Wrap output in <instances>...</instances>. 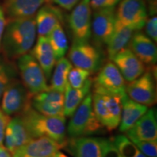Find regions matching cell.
<instances>
[{
    "label": "cell",
    "mask_w": 157,
    "mask_h": 157,
    "mask_svg": "<svg viewBox=\"0 0 157 157\" xmlns=\"http://www.w3.org/2000/svg\"><path fill=\"white\" fill-rule=\"evenodd\" d=\"M36 35L34 16L11 19L6 23L1 42L5 56L13 60L28 53L34 44Z\"/></svg>",
    "instance_id": "obj_1"
},
{
    "label": "cell",
    "mask_w": 157,
    "mask_h": 157,
    "mask_svg": "<svg viewBox=\"0 0 157 157\" xmlns=\"http://www.w3.org/2000/svg\"><path fill=\"white\" fill-rule=\"evenodd\" d=\"M31 139L47 137L64 148L66 146V117L42 114L31 106L20 115Z\"/></svg>",
    "instance_id": "obj_2"
},
{
    "label": "cell",
    "mask_w": 157,
    "mask_h": 157,
    "mask_svg": "<svg viewBox=\"0 0 157 157\" xmlns=\"http://www.w3.org/2000/svg\"><path fill=\"white\" fill-rule=\"evenodd\" d=\"M103 128L93 111V94L88 93L68 122V135L71 137L88 136L101 132Z\"/></svg>",
    "instance_id": "obj_3"
},
{
    "label": "cell",
    "mask_w": 157,
    "mask_h": 157,
    "mask_svg": "<svg viewBox=\"0 0 157 157\" xmlns=\"http://www.w3.org/2000/svg\"><path fill=\"white\" fill-rule=\"evenodd\" d=\"M17 68L21 82L31 95L50 90L44 71L31 53H26L17 58Z\"/></svg>",
    "instance_id": "obj_4"
},
{
    "label": "cell",
    "mask_w": 157,
    "mask_h": 157,
    "mask_svg": "<svg viewBox=\"0 0 157 157\" xmlns=\"http://www.w3.org/2000/svg\"><path fill=\"white\" fill-rule=\"evenodd\" d=\"M68 56V60L75 67L87 70L91 73L99 71L104 61L101 48L90 44L88 42L74 41Z\"/></svg>",
    "instance_id": "obj_5"
},
{
    "label": "cell",
    "mask_w": 157,
    "mask_h": 157,
    "mask_svg": "<svg viewBox=\"0 0 157 157\" xmlns=\"http://www.w3.org/2000/svg\"><path fill=\"white\" fill-rule=\"evenodd\" d=\"M33 95L29 93L23 82L17 78L12 81L5 92L1 101V109L7 115H21L32 106Z\"/></svg>",
    "instance_id": "obj_6"
},
{
    "label": "cell",
    "mask_w": 157,
    "mask_h": 157,
    "mask_svg": "<svg viewBox=\"0 0 157 157\" xmlns=\"http://www.w3.org/2000/svg\"><path fill=\"white\" fill-rule=\"evenodd\" d=\"M94 93L126 95L125 79L113 62L109 61L100 68L94 80Z\"/></svg>",
    "instance_id": "obj_7"
},
{
    "label": "cell",
    "mask_w": 157,
    "mask_h": 157,
    "mask_svg": "<svg viewBox=\"0 0 157 157\" xmlns=\"http://www.w3.org/2000/svg\"><path fill=\"white\" fill-rule=\"evenodd\" d=\"M116 10L117 21L135 31L145 26L148 18L146 3L144 0H121Z\"/></svg>",
    "instance_id": "obj_8"
},
{
    "label": "cell",
    "mask_w": 157,
    "mask_h": 157,
    "mask_svg": "<svg viewBox=\"0 0 157 157\" xmlns=\"http://www.w3.org/2000/svg\"><path fill=\"white\" fill-rule=\"evenodd\" d=\"M92 7L90 0H81L68 17V24L74 41L88 42L91 38Z\"/></svg>",
    "instance_id": "obj_9"
},
{
    "label": "cell",
    "mask_w": 157,
    "mask_h": 157,
    "mask_svg": "<svg viewBox=\"0 0 157 157\" xmlns=\"http://www.w3.org/2000/svg\"><path fill=\"white\" fill-rule=\"evenodd\" d=\"M126 93L136 103L153 106L156 103V90L151 71H147L140 76L126 85Z\"/></svg>",
    "instance_id": "obj_10"
},
{
    "label": "cell",
    "mask_w": 157,
    "mask_h": 157,
    "mask_svg": "<svg viewBox=\"0 0 157 157\" xmlns=\"http://www.w3.org/2000/svg\"><path fill=\"white\" fill-rule=\"evenodd\" d=\"M116 21L115 7L95 10L91 31L94 42L98 48L107 44L114 31Z\"/></svg>",
    "instance_id": "obj_11"
},
{
    "label": "cell",
    "mask_w": 157,
    "mask_h": 157,
    "mask_svg": "<svg viewBox=\"0 0 157 157\" xmlns=\"http://www.w3.org/2000/svg\"><path fill=\"white\" fill-rule=\"evenodd\" d=\"M64 94L48 90L33 95L31 105L42 114L50 117L64 116Z\"/></svg>",
    "instance_id": "obj_12"
},
{
    "label": "cell",
    "mask_w": 157,
    "mask_h": 157,
    "mask_svg": "<svg viewBox=\"0 0 157 157\" xmlns=\"http://www.w3.org/2000/svg\"><path fill=\"white\" fill-rule=\"evenodd\" d=\"M126 81L136 79L146 71V66L129 48H124L111 59Z\"/></svg>",
    "instance_id": "obj_13"
},
{
    "label": "cell",
    "mask_w": 157,
    "mask_h": 157,
    "mask_svg": "<svg viewBox=\"0 0 157 157\" xmlns=\"http://www.w3.org/2000/svg\"><path fill=\"white\" fill-rule=\"evenodd\" d=\"M63 146L47 137L34 138L19 147L12 154L13 157H50Z\"/></svg>",
    "instance_id": "obj_14"
},
{
    "label": "cell",
    "mask_w": 157,
    "mask_h": 157,
    "mask_svg": "<svg viewBox=\"0 0 157 157\" xmlns=\"http://www.w3.org/2000/svg\"><path fill=\"white\" fill-rule=\"evenodd\" d=\"M125 132L126 136L131 140H157L156 109H148L136 123Z\"/></svg>",
    "instance_id": "obj_15"
},
{
    "label": "cell",
    "mask_w": 157,
    "mask_h": 157,
    "mask_svg": "<svg viewBox=\"0 0 157 157\" xmlns=\"http://www.w3.org/2000/svg\"><path fill=\"white\" fill-rule=\"evenodd\" d=\"M129 49L144 65L154 66L157 60V49L148 36L137 31L129 43Z\"/></svg>",
    "instance_id": "obj_16"
},
{
    "label": "cell",
    "mask_w": 157,
    "mask_h": 157,
    "mask_svg": "<svg viewBox=\"0 0 157 157\" xmlns=\"http://www.w3.org/2000/svg\"><path fill=\"white\" fill-rule=\"evenodd\" d=\"M62 11L51 5L42 6L35 17L36 30L39 36H48L57 25L63 21Z\"/></svg>",
    "instance_id": "obj_17"
},
{
    "label": "cell",
    "mask_w": 157,
    "mask_h": 157,
    "mask_svg": "<svg viewBox=\"0 0 157 157\" xmlns=\"http://www.w3.org/2000/svg\"><path fill=\"white\" fill-rule=\"evenodd\" d=\"M31 54L41 66L47 79H50L56 60L48 36H39Z\"/></svg>",
    "instance_id": "obj_18"
},
{
    "label": "cell",
    "mask_w": 157,
    "mask_h": 157,
    "mask_svg": "<svg viewBox=\"0 0 157 157\" xmlns=\"http://www.w3.org/2000/svg\"><path fill=\"white\" fill-rule=\"evenodd\" d=\"M47 0H4V11L10 19L32 17Z\"/></svg>",
    "instance_id": "obj_19"
},
{
    "label": "cell",
    "mask_w": 157,
    "mask_h": 157,
    "mask_svg": "<svg viewBox=\"0 0 157 157\" xmlns=\"http://www.w3.org/2000/svg\"><path fill=\"white\" fill-rule=\"evenodd\" d=\"M66 146L75 157H101V139L98 137H71Z\"/></svg>",
    "instance_id": "obj_20"
},
{
    "label": "cell",
    "mask_w": 157,
    "mask_h": 157,
    "mask_svg": "<svg viewBox=\"0 0 157 157\" xmlns=\"http://www.w3.org/2000/svg\"><path fill=\"white\" fill-rule=\"evenodd\" d=\"M121 101L122 110L119 130L121 132H125L148 111V107L131 100L127 94L121 97Z\"/></svg>",
    "instance_id": "obj_21"
},
{
    "label": "cell",
    "mask_w": 157,
    "mask_h": 157,
    "mask_svg": "<svg viewBox=\"0 0 157 157\" xmlns=\"http://www.w3.org/2000/svg\"><path fill=\"white\" fill-rule=\"evenodd\" d=\"M93 85V79L90 78L83 87L78 89L71 87L69 84H67L64 94V104H63V113L65 117H70L73 115L80 103L90 93L91 87Z\"/></svg>",
    "instance_id": "obj_22"
},
{
    "label": "cell",
    "mask_w": 157,
    "mask_h": 157,
    "mask_svg": "<svg viewBox=\"0 0 157 157\" xmlns=\"http://www.w3.org/2000/svg\"><path fill=\"white\" fill-rule=\"evenodd\" d=\"M135 32L133 29L116 21L114 31L106 44L108 56L110 60L117 52L124 48H126Z\"/></svg>",
    "instance_id": "obj_23"
},
{
    "label": "cell",
    "mask_w": 157,
    "mask_h": 157,
    "mask_svg": "<svg viewBox=\"0 0 157 157\" xmlns=\"http://www.w3.org/2000/svg\"><path fill=\"white\" fill-rule=\"evenodd\" d=\"M72 68V63L65 57L57 60L53 74L50 77V89L64 93L68 84V74Z\"/></svg>",
    "instance_id": "obj_24"
},
{
    "label": "cell",
    "mask_w": 157,
    "mask_h": 157,
    "mask_svg": "<svg viewBox=\"0 0 157 157\" xmlns=\"http://www.w3.org/2000/svg\"><path fill=\"white\" fill-rule=\"evenodd\" d=\"M51 48L53 51L56 60L63 58L67 52L68 46L66 33L62 25L59 23L48 36Z\"/></svg>",
    "instance_id": "obj_25"
},
{
    "label": "cell",
    "mask_w": 157,
    "mask_h": 157,
    "mask_svg": "<svg viewBox=\"0 0 157 157\" xmlns=\"http://www.w3.org/2000/svg\"><path fill=\"white\" fill-rule=\"evenodd\" d=\"M93 109L95 115L100 123L105 127L108 130L115 129L111 117H110L107 108L105 106L103 95L101 93H94L93 95Z\"/></svg>",
    "instance_id": "obj_26"
},
{
    "label": "cell",
    "mask_w": 157,
    "mask_h": 157,
    "mask_svg": "<svg viewBox=\"0 0 157 157\" xmlns=\"http://www.w3.org/2000/svg\"><path fill=\"white\" fill-rule=\"evenodd\" d=\"M102 95L103 97L104 103L111 117L113 127L115 129L117 128L120 123L121 110H122L121 96L117 94L111 93L102 94Z\"/></svg>",
    "instance_id": "obj_27"
},
{
    "label": "cell",
    "mask_w": 157,
    "mask_h": 157,
    "mask_svg": "<svg viewBox=\"0 0 157 157\" xmlns=\"http://www.w3.org/2000/svg\"><path fill=\"white\" fill-rule=\"evenodd\" d=\"M7 125L10 128L13 137H14L17 148L32 140L31 137L29 136L22 118L20 115H17L13 119H10Z\"/></svg>",
    "instance_id": "obj_28"
},
{
    "label": "cell",
    "mask_w": 157,
    "mask_h": 157,
    "mask_svg": "<svg viewBox=\"0 0 157 157\" xmlns=\"http://www.w3.org/2000/svg\"><path fill=\"white\" fill-rule=\"evenodd\" d=\"M111 140L121 157H137L141 152L126 135H117Z\"/></svg>",
    "instance_id": "obj_29"
},
{
    "label": "cell",
    "mask_w": 157,
    "mask_h": 157,
    "mask_svg": "<svg viewBox=\"0 0 157 157\" xmlns=\"http://www.w3.org/2000/svg\"><path fill=\"white\" fill-rule=\"evenodd\" d=\"M17 70L14 65L0 58V101L6 88L16 78Z\"/></svg>",
    "instance_id": "obj_30"
},
{
    "label": "cell",
    "mask_w": 157,
    "mask_h": 157,
    "mask_svg": "<svg viewBox=\"0 0 157 157\" xmlns=\"http://www.w3.org/2000/svg\"><path fill=\"white\" fill-rule=\"evenodd\" d=\"M91 72L81 68H72L68 76V83L71 87L78 89L83 87L85 82L90 78Z\"/></svg>",
    "instance_id": "obj_31"
},
{
    "label": "cell",
    "mask_w": 157,
    "mask_h": 157,
    "mask_svg": "<svg viewBox=\"0 0 157 157\" xmlns=\"http://www.w3.org/2000/svg\"><path fill=\"white\" fill-rule=\"evenodd\" d=\"M137 148L147 157H156L157 141L154 140H132Z\"/></svg>",
    "instance_id": "obj_32"
},
{
    "label": "cell",
    "mask_w": 157,
    "mask_h": 157,
    "mask_svg": "<svg viewBox=\"0 0 157 157\" xmlns=\"http://www.w3.org/2000/svg\"><path fill=\"white\" fill-rule=\"evenodd\" d=\"M146 33L148 36L154 42H157V17H152L151 18L147 20L146 24Z\"/></svg>",
    "instance_id": "obj_33"
},
{
    "label": "cell",
    "mask_w": 157,
    "mask_h": 157,
    "mask_svg": "<svg viewBox=\"0 0 157 157\" xmlns=\"http://www.w3.org/2000/svg\"><path fill=\"white\" fill-rule=\"evenodd\" d=\"M121 0H90L91 7L94 10L116 7Z\"/></svg>",
    "instance_id": "obj_34"
},
{
    "label": "cell",
    "mask_w": 157,
    "mask_h": 157,
    "mask_svg": "<svg viewBox=\"0 0 157 157\" xmlns=\"http://www.w3.org/2000/svg\"><path fill=\"white\" fill-rule=\"evenodd\" d=\"M10 121V116L7 115L0 109V147L4 146V137L6 127Z\"/></svg>",
    "instance_id": "obj_35"
},
{
    "label": "cell",
    "mask_w": 157,
    "mask_h": 157,
    "mask_svg": "<svg viewBox=\"0 0 157 157\" xmlns=\"http://www.w3.org/2000/svg\"><path fill=\"white\" fill-rule=\"evenodd\" d=\"M48 1L56 4L58 7L66 10L71 11L81 0H48Z\"/></svg>",
    "instance_id": "obj_36"
},
{
    "label": "cell",
    "mask_w": 157,
    "mask_h": 157,
    "mask_svg": "<svg viewBox=\"0 0 157 157\" xmlns=\"http://www.w3.org/2000/svg\"><path fill=\"white\" fill-rule=\"evenodd\" d=\"M6 25V17L5 13L2 7L0 6V47H1L2 39L4 31Z\"/></svg>",
    "instance_id": "obj_37"
},
{
    "label": "cell",
    "mask_w": 157,
    "mask_h": 157,
    "mask_svg": "<svg viewBox=\"0 0 157 157\" xmlns=\"http://www.w3.org/2000/svg\"><path fill=\"white\" fill-rule=\"evenodd\" d=\"M0 157H13L12 154L5 147H0Z\"/></svg>",
    "instance_id": "obj_38"
},
{
    "label": "cell",
    "mask_w": 157,
    "mask_h": 157,
    "mask_svg": "<svg viewBox=\"0 0 157 157\" xmlns=\"http://www.w3.org/2000/svg\"><path fill=\"white\" fill-rule=\"evenodd\" d=\"M50 157H68V156H66V154H64L63 153L59 151H56L55 154H53Z\"/></svg>",
    "instance_id": "obj_39"
},
{
    "label": "cell",
    "mask_w": 157,
    "mask_h": 157,
    "mask_svg": "<svg viewBox=\"0 0 157 157\" xmlns=\"http://www.w3.org/2000/svg\"><path fill=\"white\" fill-rule=\"evenodd\" d=\"M137 157H147V156H146V155H144V154H143L142 152H140V154H139L138 156H137Z\"/></svg>",
    "instance_id": "obj_40"
}]
</instances>
